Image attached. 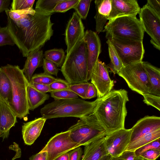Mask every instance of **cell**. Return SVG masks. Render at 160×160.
Listing matches in <instances>:
<instances>
[{
  "mask_svg": "<svg viewBox=\"0 0 160 160\" xmlns=\"http://www.w3.org/2000/svg\"><path fill=\"white\" fill-rule=\"evenodd\" d=\"M9 78L12 89V99L9 106L17 117L21 119L29 114L27 87L29 83L22 69L9 64L1 67Z\"/></svg>",
  "mask_w": 160,
  "mask_h": 160,
  "instance_id": "obj_4",
  "label": "cell"
},
{
  "mask_svg": "<svg viewBox=\"0 0 160 160\" xmlns=\"http://www.w3.org/2000/svg\"><path fill=\"white\" fill-rule=\"evenodd\" d=\"M31 85L38 91L43 93L50 92L49 85L30 82Z\"/></svg>",
  "mask_w": 160,
  "mask_h": 160,
  "instance_id": "obj_47",
  "label": "cell"
},
{
  "mask_svg": "<svg viewBox=\"0 0 160 160\" xmlns=\"http://www.w3.org/2000/svg\"><path fill=\"white\" fill-rule=\"evenodd\" d=\"M68 130L72 140L80 146H84L107 135L105 130L92 113L80 118Z\"/></svg>",
  "mask_w": 160,
  "mask_h": 160,
  "instance_id": "obj_7",
  "label": "cell"
},
{
  "mask_svg": "<svg viewBox=\"0 0 160 160\" xmlns=\"http://www.w3.org/2000/svg\"><path fill=\"white\" fill-rule=\"evenodd\" d=\"M27 95L29 110L33 111L49 99V95L40 92L28 83L27 87Z\"/></svg>",
  "mask_w": 160,
  "mask_h": 160,
  "instance_id": "obj_24",
  "label": "cell"
},
{
  "mask_svg": "<svg viewBox=\"0 0 160 160\" xmlns=\"http://www.w3.org/2000/svg\"><path fill=\"white\" fill-rule=\"evenodd\" d=\"M106 38H113L143 41L144 31L140 20L136 16H121L109 20L102 31Z\"/></svg>",
  "mask_w": 160,
  "mask_h": 160,
  "instance_id": "obj_6",
  "label": "cell"
},
{
  "mask_svg": "<svg viewBox=\"0 0 160 160\" xmlns=\"http://www.w3.org/2000/svg\"><path fill=\"white\" fill-rule=\"evenodd\" d=\"M112 157L109 154L104 156L99 160H111Z\"/></svg>",
  "mask_w": 160,
  "mask_h": 160,
  "instance_id": "obj_50",
  "label": "cell"
},
{
  "mask_svg": "<svg viewBox=\"0 0 160 160\" xmlns=\"http://www.w3.org/2000/svg\"><path fill=\"white\" fill-rule=\"evenodd\" d=\"M61 0H38L37 1L35 9L43 13L51 14L58 3Z\"/></svg>",
  "mask_w": 160,
  "mask_h": 160,
  "instance_id": "obj_29",
  "label": "cell"
},
{
  "mask_svg": "<svg viewBox=\"0 0 160 160\" xmlns=\"http://www.w3.org/2000/svg\"><path fill=\"white\" fill-rule=\"evenodd\" d=\"M97 99L90 102L79 98L54 100L40 110L42 117L46 119L73 117L79 118L92 113Z\"/></svg>",
  "mask_w": 160,
  "mask_h": 160,
  "instance_id": "obj_3",
  "label": "cell"
},
{
  "mask_svg": "<svg viewBox=\"0 0 160 160\" xmlns=\"http://www.w3.org/2000/svg\"><path fill=\"white\" fill-rule=\"evenodd\" d=\"M56 78L52 75L42 73L33 75L30 82L49 85Z\"/></svg>",
  "mask_w": 160,
  "mask_h": 160,
  "instance_id": "obj_35",
  "label": "cell"
},
{
  "mask_svg": "<svg viewBox=\"0 0 160 160\" xmlns=\"http://www.w3.org/2000/svg\"><path fill=\"white\" fill-rule=\"evenodd\" d=\"M22 69L26 79L30 83L35 70L42 66L44 54L43 51L38 49L30 52Z\"/></svg>",
  "mask_w": 160,
  "mask_h": 160,
  "instance_id": "obj_21",
  "label": "cell"
},
{
  "mask_svg": "<svg viewBox=\"0 0 160 160\" xmlns=\"http://www.w3.org/2000/svg\"><path fill=\"white\" fill-rule=\"evenodd\" d=\"M10 0H0V13L9 9Z\"/></svg>",
  "mask_w": 160,
  "mask_h": 160,
  "instance_id": "obj_48",
  "label": "cell"
},
{
  "mask_svg": "<svg viewBox=\"0 0 160 160\" xmlns=\"http://www.w3.org/2000/svg\"><path fill=\"white\" fill-rule=\"evenodd\" d=\"M83 40L87 45L88 72L87 81L90 80L91 75L101 52V44L96 32L91 30L85 32Z\"/></svg>",
  "mask_w": 160,
  "mask_h": 160,
  "instance_id": "obj_15",
  "label": "cell"
},
{
  "mask_svg": "<svg viewBox=\"0 0 160 160\" xmlns=\"http://www.w3.org/2000/svg\"><path fill=\"white\" fill-rule=\"evenodd\" d=\"M109 40L124 66L142 61L145 50L143 41L113 38Z\"/></svg>",
  "mask_w": 160,
  "mask_h": 160,
  "instance_id": "obj_9",
  "label": "cell"
},
{
  "mask_svg": "<svg viewBox=\"0 0 160 160\" xmlns=\"http://www.w3.org/2000/svg\"><path fill=\"white\" fill-rule=\"evenodd\" d=\"M15 45V42L7 27L0 26V46Z\"/></svg>",
  "mask_w": 160,
  "mask_h": 160,
  "instance_id": "obj_34",
  "label": "cell"
},
{
  "mask_svg": "<svg viewBox=\"0 0 160 160\" xmlns=\"http://www.w3.org/2000/svg\"><path fill=\"white\" fill-rule=\"evenodd\" d=\"M120 157L124 160H146L140 156H136L134 151H125Z\"/></svg>",
  "mask_w": 160,
  "mask_h": 160,
  "instance_id": "obj_42",
  "label": "cell"
},
{
  "mask_svg": "<svg viewBox=\"0 0 160 160\" xmlns=\"http://www.w3.org/2000/svg\"><path fill=\"white\" fill-rule=\"evenodd\" d=\"M84 28L82 19L74 12L68 22L65 33L67 54L83 39Z\"/></svg>",
  "mask_w": 160,
  "mask_h": 160,
  "instance_id": "obj_14",
  "label": "cell"
},
{
  "mask_svg": "<svg viewBox=\"0 0 160 160\" xmlns=\"http://www.w3.org/2000/svg\"><path fill=\"white\" fill-rule=\"evenodd\" d=\"M160 150V138L155 140L137 149L135 151L136 156H139L143 152L150 149Z\"/></svg>",
  "mask_w": 160,
  "mask_h": 160,
  "instance_id": "obj_38",
  "label": "cell"
},
{
  "mask_svg": "<svg viewBox=\"0 0 160 160\" xmlns=\"http://www.w3.org/2000/svg\"><path fill=\"white\" fill-rule=\"evenodd\" d=\"M129 144L144 135L160 129V117L155 116H147L138 120L131 128Z\"/></svg>",
  "mask_w": 160,
  "mask_h": 160,
  "instance_id": "obj_16",
  "label": "cell"
},
{
  "mask_svg": "<svg viewBox=\"0 0 160 160\" xmlns=\"http://www.w3.org/2000/svg\"><path fill=\"white\" fill-rule=\"evenodd\" d=\"M146 5L160 16V0H148Z\"/></svg>",
  "mask_w": 160,
  "mask_h": 160,
  "instance_id": "obj_44",
  "label": "cell"
},
{
  "mask_svg": "<svg viewBox=\"0 0 160 160\" xmlns=\"http://www.w3.org/2000/svg\"><path fill=\"white\" fill-rule=\"evenodd\" d=\"M12 99V89L10 80L2 68L0 67V100L8 106Z\"/></svg>",
  "mask_w": 160,
  "mask_h": 160,
  "instance_id": "obj_25",
  "label": "cell"
},
{
  "mask_svg": "<svg viewBox=\"0 0 160 160\" xmlns=\"http://www.w3.org/2000/svg\"><path fill=\"white\" fill-rule=\"evenodd\" d=\"M139 20L143 29L151 38L154 47L160 50V16L146 5L141 8Z\"/></svg>",
  "mask_w": 160,
  "mask_h": 160,
  "instance_id": "obj_11",
  "label": "cell"
},
{
  "mask_svg": "<svg viewBox=\"0 0 160 160\" xmlns=\"http://www.w3.org/2000/svg\"><path fill=\"white\" fill-rule=\"evenodd\" d=\"M108 67L99 59L92 72L91 83L96 87L97 91V98H101L112 89L114 81L109 77Z\"/></svg>",
  "mask_w": 160,
  "mask_h": 160,
  "instance_id": "obj_13",
  "label": "cell"
},
{
  "mask_svg": "<svg viewBox=\"0 0 160 160\" xmlns=\"http://www.w3.org/2000/svg\"><path fill=\"white\" fill-rule=\"evenodd\" d=\"M51 96L54 100L68 99L78 98V96L69 89L51 92Z\"/></svg>",
  "mask_w": 160,
  "mask_h": 160,
  "instance_id": "obj_31",
  "label": "cell"
},
{
  "mask_svg": "<svg viewBox=\"0 0 160 160\" xmlns=\"http://www.w3.org/2000/svg\"><path fill=\"white\" fill-rule=\"evenodd\" d=\"M160 150L150 149L142 152L140 155L146 160H156L160 156Z\"/></svg>",
  "mask_w": 160,
  "mask_h": 160,
  "instance_id": "obj_41",
  "label": "cell"
},
{
  "mask_svg": "<svg viewBox=\"0 0 160 160\" xmlns=\"http://www.w3.org/2000/svg\"><path fill=\"white\" fill-rule=\"evenodd\" d=\"M79 1V0H61L56 5L53 11L54 12H65L72 8H73Z\"/></svg>",
  "mask_w": 160,
  "mask_h": 160,
  "instance_id": "obj_32",
  "label": "cell"
},
{
  "mask_svg": "<svg viewBox=\"0 0 160 160\" xmlns=\"http://www.w3.org/2000/svg\"><path fill=\"white\" fill-rule=\"evenodd\" d=\"M97 99L92 113L105 130L107 135L125 128L126 104L129 101L127 91L123 89L112 90Z\"/></svg>",
  "mask_w": 160,
  "mask_h": 160,
  "instance_id": "obj_2",
  "label": "cell"
},
{
  "mask_svg": "<svg viewBox=\"0 0 160 160\" xmlns=\"http://www.w3.org/2000/svg\"><path fill=\"white\" fill-rule=\"evenodd\" d=\"M160 138V129L147 134L128 145L125 151H135L140 147Z\"/></svg>",
  "mask_w": 160,
  "mask_h": 160,
  "instance_id": "obj_27",
  "label": "cell"
},
{
  "mask_svg": "<svg viewBox=\"0 0 160 160\" xmlns=\"http://www.w3.org/2000/svg\"><path fill=\"white\" fill-rule=\"evenodd\" d=\"M51 15L35 9L16 21L7 15L6 26L23 57L41 49L50 39L53 33Z\"/></svg>",
  "mask_w": 160,
  "mask_h": 160,
  "instance_id": "obj_1",
  "label": "cell"
},
{
  "mask_svg": "<svg viewBox=\"0 0 160 160\" xmlns=\"http://www.w3.org/2000/svg\"><path fill=\"white\" fill-rule=\"evenodd\" d=\"M42 66L43 73L48 75L57 76L59 69L52 62L44 58Z\"/></svg>",
  "mask_w": 160,
  "mask_h": 160,
  "instance_id": "obj_39",
  "label": "cell"
},
{
  "mask_svg": "<svg viewBox=\"0 0 160 160\" xmlns=\"http://www.w3.org/2000/svg\"><path fill=\"white\" fill-rule=\"evenodd\" d=\"M111 160H124L120 157H112Z\"/></svg>",
  "mask_w": 160,
  "mask_h": 160,
  "instance_id": "obj_51",
  "label": "cell"
},
{
  "mask_svg": "<svg viewBox=\"0 0 160 160\" xmlns=\"http://www.w3.org/2000/svg\"><path fill=\"white\" fill-rule=\"evenodd\" d=\"M90 82H85L70 84L69 89L83 99H86V95Z\"/></svg>",
  "mask_w": 160,
  "mask_h": 160,
  "instance_id": "obj_36",
  "label": "cell"
},
{
  "mask_svg": "<svg viewBox=\"0 0 160 160\" xmlns=\"http://www.w3.org/2000/svg\"><path fill=\"white\" fill-rule=\"evenodd\" d=\"M35 1V0H13L10 10L12 11H20L32 8Z\"/></svg>",
  "mask_w": 160,
  "mask_h": 160,
  "instance_id": "obj_33",
  "label": "cell"
},
{
  "mask_svg": "<svg viewBox=\"0 0 160 160\" xmlns=\"http://www.w3.org/2000/svg\"><path fill=\"white\" fill-rule=\"evenodd\" d=\"M111 9L108 20L117 17L126 16H136L140 11L136 0H111Z\"/></svg>",
  "mask_w": 160,
  "mask_h": 160,
  "instance_id": "obj_17",
  "label": "cell"
},
{
  "mask_svg": "<svg viewBox=\"0 0 160 160\" xmlns=\"http://www.w3.org/2000/svg\"><path fill=\"white\" fill-rule=\"evenodd\" d=\"M61 71L70 84L88 82L87 45L83 39L67 54Z\"/></svg>",
  "mask_w": 160,
  "mask_h": 160,
  "instance_id": "obj_5",
  "label": "cell"
},
{
  "mask_svg": "<svg viewBox=\"0 0 160 160\" xmlns=\"http://www.w3.org/2000/svg\"><path fill=\"white\" fill-rule=\"evenodd\" d=\"M70 84L67 81L60 78L56 79L49 85L50 92L69 89Z\"/></svg>",
  "mask_w": 160,
  "mask_h": 160,
  "instance_id": "obj_40",
  "label": "cell"
},
{
  "mask_svg": "<svg viewBox=\"0 0 160 160\" xmlns=\"http://www.w3.org/2000/svg\"><path fill=\"white\" fill-rule=\"evenodd\" d=\"M82 148L78 147L71 150L69 153V160H81L83 154Z\"/></svg>",
  "mask_w": 160,
  "mask_h": 160,
  "instance_id": "obj_43",
  "label": "cell"
},
{
  "mask_svg": "<svg viewBox=\"0 0 160 160\" xmlns=\"http://www.w3.org/2000/svg\"><path fill=\"white\" fill-rule=\"evenodd\" d=\"M96 14V30L98 33L103 31L111 9V0H96L94 1Z\"/></svg>",
  "mask_w": 160,
  "mask_h": 160,
  "instance_id": "obj_22",
  "label": "cell"
},
{
  "mask_svg": "<svg viewBox=\"0 0 160 160\" xmlns=\"http://www.w3.org/2000/svg\"><path fill=\"white\" fill-rule=\"evenodd\" d=\"M143 101L148 105L152 106L160 111V96L150 93H147L142 95Z\"/></svg>",
  "mask_w": 160,
  "mask_h": 160,
  "instance_id": "obj_37",
  "label": "cell"
},
{
  "mask_svg": "<svg viewBox=\"0 0 160 160\" xmlns=\"http://www.w3.org/2000/svg\"><path fill=\"white\" fill-rule=\"evenodd\" d=\"M117 74L132 90L142 95L150 93V84L142 61L124 66Z\"/></svg>",
  "mask_w": 160,
  "mask_h": 160,
  "instance_id": "obj_8",
  "label": "cell"
},
{
  "mask_svg": "<svg viewBox=\"0 0 160 160\" xmlns=\"http://www.w3.org/2000/svg\"><path fill=\"white\" fill-rule=\"evenodd\" d=\"M17 118L9 106L0 100V138H8L11 128L17 122Z\"/></svg>",
  "mask_w": 160,
  "mask_h": 160,
  "instance_id": "obj_19",
  "label": "cell"
},
{
  "mask_svg": "<svg viewBox=\"0 0 160 160\" xmlns=\"http://www.w3.org/2000/svg\"><path fill=\"white\" fill-rule=\"evenodd\" d=\"M70 133L68 130L57 133L51 138L44 147L47 153V160H54L63 154L81 146L72 140Z\"/></svg>",
  "mask_w": 160,
  "mask_h": 160,
  "instance_id": "obj_10",
  "label": "cell"
},
{
  "mask_svg": "<svg viewBox=\"0 0 160 160\" xmlns=\"http://www.w3.org/2000/svg\"><path fill=\"white\" fill-rule=\"evenodd\" d=\"M91 1L92 0H79L73 8L81 19H85L87 18Z\"/></svg>",
  "mask_w": 160,
  "mask_h": 160,
  "instance_id": "obj_30",
  "label": "cell"
},
{
  "mask_svg": "<svg viewBox=\"0 0 160 160\" xmlns=\"http://www.w3.org/2000/svg\"><path fill=\"white\" fill-rule=\"evenodd\" d=\"M131 133V128H124L106 135L105 142L109 154L112 157L120 156L130 142Z\"/></svg>",
  "mask_w": 160,
  "mask_h": 160,
  "instance_id": "obj_12",
  "label": "cell"
},
{
  "mask_svg": "<svg viewBox=\"0 0 160 160\" xmlns=\"http://www.w3.org/2000/svg\"><path fill=\"white\" fill-rule=\"evenodd\" d=\"M97 96V91L94 85L90 83L86 95V99H90Z\"/></svg>",
  "mask_w": 160,
  "mask_h": 160,
  "instance_id": "obj_45",
  "label": "cell"
},
{
  "mask_svg": "<svg viewBox=\"0 0 160 160\" xmlns=\"http://www.w3.org/2000/svg\"><path fill=\"white\" fill-rule=\"evenodd\" d=\"M46 120L42 117L23 123L22 132L25 144L31 145L34 142L40 135Z\"/></svg>",
  "mask_w": 160,
  "mask_h": 160,
  "instance_id": "obj_18",
  "label": "cell"
},
{
  "mask_svg": "<svg viewBox=\"0 0 160 160\" xmlns=\"http://www.w3.org/2000/svg\"><path fill=\"white\" fill-rule=\"evenodd\" d=\"M66 56L62 48H54L46 51L44 58L53 63L57 67L62 66Z\"/></svg>",
  "mask_w": 160,
  "mask_h": 160,
  "instance_id": "obj_28",
  "label": "cell"
},
{
  "mask_svg": "<svg viewBox=\"0 0 160 160\" xmlns=\"http://www.w3.org/2000/svg\"><path fill=\"white\" fill-rule=\"evenodd\" d=\"M29 160H47V153L44 148L39 152L31 156Z\"/></svg>",
  "mask_w": 160,
  "mask_h": 160,
  "instance_id": "obj_46",
  "label": "cell"
},
{
  "mask_svg": "<svg viewBox=\"0 0 160 160\" xmlns=\"http://www.w3.org/2000/svg\"><path fill=\"white\" fill-rule=\"evenodd\" d=\"M69 153L67 152L58 157L54 160H69Z\"/></svg>",
  "mask_w": 160,
  "mask_h": 160,
  "instance_id": "obj_49",
  "label": "cell"
},
{
  "mask_svg": "<svg viewBox=\"0 0 160 160\" xmlns=\"http://www.w3.org/2000/svg\"><path fill=\"white\" fill-rule=\"evenodd\" d=\"M105 137L84 146V153L81 160H99L102 157L108 155Z\"/></svg>",
  "mask_w": 160,
  "mask_h": 160,
  "instance_id": "obj_20",
  "label": "cell"
},
{
  "mask_svg": "<svg viewBox=\"0 0 160 160\" xmlns=\"http://www.w3.org/2000/svg\"><path fill=\"white\" fill-rule=\"evenodd\" d=\"M106 42L108 46L109 55L110 61L109 65L107 66L108 68L110 69V72L114 74H118L124 65L111 41L108 39Z\"/></svg>",
  "mask_w": 160,
  "mask_h": 160,
  "instance_id": "obj_26",
  "label": "cell"
},
{
  "mask_svg": "<svg viewBox=\"0 0 160 160\" xmlns=\"http://www.w3.org/2000/svg\"><path fill=\"white\" fill-rule=\"evenodd\" d=\"M151 86L150 93L160 96V69L148 62L142 61Z\"/></svg>",
  "mask_w": 160,
  "mask_h": 160,
  "instance_id": "obj_23",
  "label": "cell"
}]
</instances>
